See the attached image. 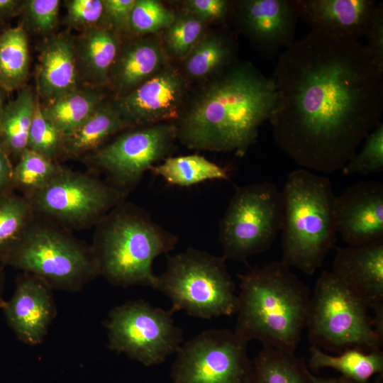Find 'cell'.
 Instances as JSON below:
<instances>
[{
    "label": "cell",
    "mask_w": 383,
    "mask_h": 383,
    "mask_svg": "<svg viewBox=\"0 0 383 383\" xmlns=\"http://www.w3.org/2000/svg\"><path fill=\"white\" fill-rule=\"evenodd\" d=\"M166 52L156 35H148L121 45L110 70L109 82L119 96L125 95L155 75L166 65Z\"/></svg>",
    "instance_id": "obj_20"
},
{
    "label": "cell",
    "mask_w": 383,
    "mask_h": 383,
    "mask_svg": "<svg viewBox=\"0 0 383 383\" xmlns=\"http://www.w3.org/2000/svg\"><path fill=\"white\" fill-rule=\"evenodd\" d=\"M362 148L342 168L345 175L368 174L383 170V123L379 122L365 138Z\"/></svg>",
    "instance_id": "obj_35"
},
{
    "label": "cell",
    "mask_w": 383,
    "mask_h": 383,
    "mask_svg": "<svg viewBox=\"0 0 383 383\" xmlns=\"http://www.w3.org/2000/svg\"><path fill=\"white\" fill-rule=\"evenodd\" d=\"M309 353V365L311 370L332 368L353 383H370L372 376L382 374L383 353L381 350L366 353L358 348H349L338 355H333L311 345Z\"/></svg>",
    "instance_id": "obj_24"
},
{
    "label": "cell",
    "mask_w": 383,
    "mask_h": 383,
    "mask_svg": "<svg viewBox=\"0 0 383 383\" xmlns=\"http://www.w3.org/2000/svg\"><path fill=\"white\" fill-rule=\"evenodd\" d=\"M127 194L108 180L65 169L26 199L36 215L65 228H82L96 225Z\"/></svg>",
    "instance_id": "obj_11"
},
{
    "label": "cell",
    "mask_w": 383,
    "mask_h": 383,
    "mask_svg": "<svg viewBox=\"0 0 383 383\" xmlns=\"http://www.w3.org/2000/svg\"><path fill=\"white\" fill-rule=\"evenodd\" d=\"M62 138L60 132L43 115L38 97H36L27 148L55 160L61 152Z\"/></svg>",
    "instance_id": "obj_36"
},
{
    "label": "cell",
    "mask_w": 383,
    "mask_h": 383,
    "mask_svg": "<svg viewBox=\"0 0 383 383\" xmlns=\"http://www.w3.org/2000/svg\"><path fill=\"white\" fill-rule=\"evenodd\" d=\"M1 262L41 279L51 289L78 291L99 276L91 248L37 216Z\"/></svg>",
    "instance_id": "obj_7"
},
{
    "label": "cell",
    "mask_w": 383,
    "mask_h": 383,
    "mask_svg": "<svg viewBox=\"0 0 383 383\" xmlns=\"http://www.w3.org/2000/svg\"><path fill=\"white\" fill-rule=\"evenodd\" d=\"M136 0H103L102 19L108 24V28L117 34L131 33L130 21Z\"/></svg>",
    "instance_id": "obj_41"
},
{
    "label": "cell",
    "mask_w": 383,
    "mask_h": 383,
    "mask_svg": "<svg viewBox=\"0 0 383 383\" xmlns=\"http://www.w3.org/2000/svg\"><path fill=\"white\" fill-rule=\"evenodd\" d=\"M96 225L91 248L99 275L116 286L153 288V262L175 248L177 237L155 222L146 211L125 201Z\"/></svg>",
    "instance_id": "obj_4"
},
{
    "label": "cell",
    "mask_w": 383,
    "mask_h": 383,
    "mask_svg": "<svg viewBox=\"0 0 383 383\" xmlns=\"http://www.w3.org/2000/svg\"><path fill=\"white\" fill-rule=\"evenodd\" d=\"M299 19L311 30L331 38L359 41L377 2L374 0H293Z\"/></svg>",
    "instance_id": "obj_18"
},
{
    "label": "cell",
    "mask_w": 383,
    "mask_h": 383,
    "mask_svg": "<svg viewBox=\"0 0 383 383\" xmlns=\"http://www.w3.org/2000/svg\"><path fill=\"white\" fill-rule=\"evenodd\" d=\"M128 127L113 104H101L78 128L62 136L61 152L77 156L97 149L110 135Z\"/></svg>",
    "instance_id": "obj_25"
},
{
    "label": "cell",
    "mask_w": 383,
    "mask_h": 383,
    "mask_svg": "<svg viewBox=\"0 0 383 383\" xmlns=\"http://www.w3.org/2000/svg\"><path fill=\"white\" fill-rule=\"evenodd\" d=\"M184 11L207 23L209 21L224 22L232 17L233 2L226 0H188Z\"/></svg>",
    "instance_id": "obj_40"
},
{
    "label": "cell",
    "mask_w": 383,
    "mask_h": 383,
    "mask_svg": "<svg viewBox=\"0 0 383 383\" xmlns=\"http://www.w3.org/2000/svg\"><path fill=\"white\" fill-rule=\"evenodd\" d=\"M309 383H353L348 378L341 375L338 378H322L309 374Z\"/></svg>",
    "instance_id": "obj_44"
},
{
    "label": "cell",
    "mask_w": 383,
    "mask_h": 383,
    "mask_svg": "<svg viewBox=\"0 0 383 383\" xmlns=\"http://www.w3.org/2000/svg\"><path fill=\"white\" fill-rule=\"evenodd\" d=\"M21 2L16 0H0V17L13 14L21 4Z\"/></svg>",
    "instance_id": "obj_43"
},
{
    "label": "cell",
    "mask_w": 383,
    "mask_h": 383,
    "mask_svg": "<svg viewBox=\"0 0 383 383\" xmlns=\"http://www.w3.org/2000/svg\"><path fill=\"white\" fill-rule=\"evenodd\" d=\"M173 313L144 300L115 307L105 323L109 348L145 366L163 362L177 352L183 340Z\"/></svg>",
    "instance_id": "obj_10"
},
{
    "label": "cell",
    "mask_w": 383,
    "mask_h": 383,
    "mask_svg": "<svg viewBox=\"0 0 383 383\" xmlns=\"http://www.w3.org/2000/svg\"><path fill=\"white\" fill-rule=\"evenodd\" d=\"M252 362L250 383H309L310 371L295 353L263 347Z\"/></svg>",
    "instance_id": "obj_29"
},
{
    "label": "cell",
    "mask_w": 383,
    "mask_h": 383,
    "mask_svg": "<svg viewBox=\"0 0 383 383\" xmlns=\"http://www.w3.org/2000/svg\"><path fill=\"white\" fill-rule=\"evenodd\" d=\"M232 18L238 30L265 57L294 43L298 22L293 0H241L233 2Z\"/></svg>",
    "instance_id": "obj_15"
},
{
    "label": "cell",
    "mask_w": 383,
    "mask_h": 383,
    "mask_svg": "<svg viewBox=\"0 0 383 383\" xmlns=\"http://www.w3.org/2000/svg\"><path fill=\"white\" fill-rule=\"evenodd\" d=\"M363 45L373 64L383 72V3L378 2L364 34Z\"/></svg>",
    "instance_id": "obj_39"
},
{
    "label": "cell",
    "mask_w": 383,
    "mask_h": 383,
    "mask_svg": "<svg viewBox=\"0 0 383 383\" xmlns=\"http://www.w3.org/2000/svg\"><path fill=\"white\" fill-rule=\"evenodd\" d=\"M277 103L272 77L251 62L236 61L214 75L174 121L177 138L191 149L243 157Z\"/></svg>",
    "instance_id": "obj_2"
},
{
    "label": "cell",
    "mask_w": 383,
    "mask_h": 383,
    "mask_svg": "<svg viewBox=\"0 0 383 383\" xmlns=\"http://www.w3.org/2000/svg\"><path fill=\"white\" fill-rule=\"evenodd\" d=\"M35 212L25 196L12 189L0 194V260L21 239L36 217Z\"/></svg>",
    "instance_id": "obj_31"
},
{
    "label": "cell",
    "mask_w": 383,
    "mask_h": 383,
    "mask_svg": "<svg viewBox=\"0 0 383 383\" xmlns=\"http://www.w3.org/2000/svg\"><path fill=\"white\" fill-rule=\"evenodd\" d=\"M247 345L234 331H204L177 350L171 383H250L252 362Z\"/></svg>",
    "instance_id": "obj_12"
},
{
    "label": "cell",
    "mask_w": 383,
    "mask_h": 383,
    "mask_svg": "<svg viewBox=\"0 0 383 383\" xmlns=\"http://www.w3.org/2000/svg\"><path fill=\"white\" fill-rule=\"evenodd\" d=\"M66 22L72 27L85 29L96 26L102 19L103 0H67Z\"/></svg>",
    "instance_id": "obj_38"
},
{
    "label": "cell",
    "mask_w": 383,
    "mask_h": 383,
    "mask_svg": "<svg viewBox=\"0 0 383 383\" xmlns=\"http://www.w3.org/2000/svg\"><path fill=\"white\" fill-rule=\"evenodd\" d=\"M121 45L118 34L106 27L96 26L85 29L74 40L79 74L93 84L109 82V72Z\"/></svg>",
    "instance_id": "obj_22"
},
{
    "label": "cell",
    "mask_w": 383,
    "mask_h": 383,
    "mask_svg": "<svg viewBox=\"0 0 383 383\" xmlns=\"http://www.w3.org/2000/svg\"><path fill=\"white\" fill-rule=\"evenodd\" d=\"M374 383H382V374H378Z\"/></svg>",
    "instance_id": "obj_46"
},
{
    "label": "cell",
    "mask_w": 383,
    "mask_h": 383,
    "mask_svg": "<svg viewBox=\"0 0 383 383\" xmlns=\"http://www.w3.org/2000/svg\"><path fill=\"white\" fill-rule=\"evenodd\" d=\"M236 43L227 33H205L183 59L185 74L192 79L214 76L235 62Z\"/></svg>",
    "instance_id": "obj_23"
},
{
    "label": "cell",
    "mask_w": 383,
    "mask_h": 383,
    "mask_svg": "<svg viewBox=\"0 0 383 383\" xmlns=\"http://www.w3.org/2000/svg\"><path fill=\"white\" fill-rule=\"evenodd\" d=\"M29 72L26 33L21 26L0 35V88L12 91L24 87Z\"/></svg>",
    "instance_id": "obj_30"
},
{
    "label": "cell",
    "mask_w": 383,
    "mask_h": 383,
    "mask_svg": "<svg viewBox=\"0 0 383 383\" xmlns=\"http://www.w3.org/2000/svg\"><path fill=\"white\" fill-rule=\"evenodd\" d=\"M60 1L28 0L21 4L29 26L40 34H48L57 23Z\"/></svg>",
    "instance_id": "obj_37"
},
{
    "label": "cell",
    "mask_w": 383,
    "mask_h": 383,
    "mask_svg": "<svg viewBox=\"0 0 383 383\" xmlns=\"http://www.w3.org/2000/svg\"><path fill=\"white\" fill-rule=\"evenodd\" d=\"M337 233L348 245L383 241V184L360 181L335 201Z\"/></svg>",
    "instance_id": "obj_16"
},
{
    "label": "cell",
    "mask_w": 383,
    "mask_h": 383,
    "mask_svg": "<svg viewBox=\"0 0 383 383\" xmlns=\"http://www.w3.org/2000/svg\"><path fill=\"white\" fill-rule=\"evenodd\" d=\"M206 26V22L185 11L175 15L173 22L164 30L165 52L183 60L205 35Z\"/></svg>",
    "instance_id": "obj_33"
},
{
    "label": "cell",
    "mask_w": 383,
    "mask_h": 383,
    "mask_svg": "<svg viewBox=\"0 0 383 383\" xmlns=\"http://www.w3.org/2000/svg\"><path fill=\"white\" fill-rule=\"evenodd\" d=\"M370 308L331 271H323L311 296L306 321L311 345L340 353L349 348L379 350Z\"/></svg>",
    "instance_id": "obj_8"
},
{
    "label": "cell",
    "mask_w": 383,
    "mask_h": 383,
    "mask_svg": "<svg viewBox=\"0 0 383 383\" xmlns=\"http://www.w3.org/2000/svg\"><path fill=\"white\" fill-rule=\"evenodd\" d=\"M150 170L169 184L179 187L193 186L208 180L230 179L226 168L197 154L167 157L162 163L155 165Z\"/></svg>",
    "instance_id": "obj_28"
},
{
    "label": "cell",
    "mask_w": 383,
    "mask_h": 383,
    "mask_svg": "<svg viewBox=\"0 0 383 383\" xmlns=\"http://www.w3.org/2000/svg\"><path fill=\"white\" fill-rule=\"evenodd\" d=\"M13 166L0 145V194L12 189Z\"/></svg>",
    "instance_id": "obj_42"
},
{
    "label": "cell",
    "mask_w": 383,
    "mask_h": 383,
    "mask_svg": "<svg viewBox=\"0 0 383 383\" xmlns=\"http://www.w3.org/2000/svg\"><path fill=\"white\" fill-rule=\"evenodd\" d=\"M175 14L156 0H136L133 9L131 33L140 36L153 35L165 30L173 22Z\"/></svg>",
    "instance_id": "obj_34"
},
{
    "label": "cell",
    "mask_w": 383,
    "mask_h": 383,
    "mask_svg": "<svg viewBox=\"0 0 383 383\" xmlns=\"http://www.w3.org/2000/svg\"><path fill=\"white\" fill-rule=\"evenodd\" d=\"M277 145L301 168L342 170L383 111V72L363 44L311 30L277 57Z\"/></svg>",
    "instance_id": "obj_1"
},
{
    "label": "cell",
    "mask_w": 383,
    "mask_h": 383,
    "mask_svg": "<svg viewBox=\"0 0 383 383\" xmlns=\"http://www.w3.org/2000/svg\"><path fill=\"white\" fill-rule=\"evenodd\" d=\"M187 89L180 71L166 65L131 92L118 96L113 105L128 126L170 122L181 115Z\"/></svg>",
    "instance_id": "obj_14"
},
{
    "label": "cell",
    "mask_w": 383,
    "mask_h": 383,
    "mask_svg": "<svg viewBox=\"0 0 383 383\" xmlns=\"http://www.w3.org/2000/svg\"><path fill=\"white\" fill-rule=\"evenodd\" d=\"M282 192V259L311 275L337 240L334 195L330 179L299 168L289 173Z\"/></svg>",
    "instance_id": "obj_5"
},
{
    "label": "cell",
    "mask_w": 383,
    "mask_h": 383,
    "mask_svg": "<svg viewBox=\"0 0 383 383\" xmlns=\"http://www.w3.org/2000/svg\"><path fill=\"white\" fill-rule=\"evenodd\" d=\"M282 192L271 182L237 187L219 224L226 260L243 262L269 250L282 231Z\"/></svg>",
    "instance_id": "obj_9"
},
{
    "label": "cell",
    "mask_w": 383,
    "mask_h": 383,
    "mask_svg": "<svg viewBox=\"0 0 383 383\" xmlns=\"http://www.w3.org/2000/svg\"><path fill=\"white\" fill-rule=\"evenodd\" d=\"M238 277L235 333L248 343L295 353L306 326L308 287L282 260Z\"/></svg>",
    "instance_id": "obj_3"
},
{
    "label": "cell",
    "mask_w": 383,
    "mask_h": 383,
    "mask_svg": "<svg viewBox=\"0 0 383 383\" xmlns=\"http://www.w3.org/2000/svg\"><path fill=\"white\" fill-rule=\"evenodd\" d=\"M1 309L16 337L30 345L43 341L55 313L51 288L25 272L18 278L13 296L4 302Z\"/></svg>",
    "instance_id": "obj_17"
},
{
    "label": "cell",
    "mask_w": 383,
    "mask_h": 383,
    "mask_svg": "<svg viewBox=\"0 0 383 383\" xmlns=\"http://www.w3.org/2000/svg\"><path fill=\"white\" fill-rule=\"evenodd\" d=\"M2 292H3V280H2L1 274L0 273V309L2 307L3 304L4 302L2 299Z\"/></svg>",
    "instance_id": "obj_45"
},
{
    "label": "cell",
    "mask_w": 383,
    "mask_h": 383,
    "mask_svg": "<svg viewBox=\"0 0 383 383\" xmlns=\"http://www.w3.org/2000/svg\"><path fill=\"white\" fill-rule=\"evenodd\" d=\"M331 272L370 309L383 306V241L338 248Z\"/></svg>",
    "instance_id": "obj_19"
},
{
    "label": "cell",
    "mask_w": 383,
    "mask_h": 383,
    "mask_svg": "<svg viewBox=\"0 0 383 383\" xmlns=\"http://www.w3.org/2000/svg\"><path fill=\"white\" fill-rule=\"evenodd\" d=\"M177 139L174 121L139 126L97 149L89 163L104 172L110 183L128 194L146 171L168 156Z\"/></svg>",
    "instance_id": "obj_13"
},
{
    "label": "cell",
    "mask_w": 383,
    "mask_h": 383,
    "mask_svg": "<svg viewBox=\"0 0 383 383\" xmlns=\"http://www.w3.org/2000/svg\"><path fill=\"white\" fill-rule=\"evenodd\" d=\"M1 88H0V113L1 111V109L4 106V104H3V96H2V93H1Z\"/></svg>",
    "instance_id": "obj_47"
},
{
    "label": "cell",
    "mask_w": 383,
    "mask_h": 383,
    "mask_svg": "<svg viewBox=\"0 0 383 383\" xmlns=\"http://www.w3.org/2000/svg\"><path fill=\"white\" fill-rule=\"evenodd\" d=\"M79 72L74 40L67 33L57 34L44 44L37 76L38 95L52 100L78 89Z\"/></svg>",
    "instance_id": "obj_21"
},
{
    "label": "cell",
    "mask_w": 383,
    "mask_h": 383,
    "mask_svg": "<svg viewBox=\"0 0 383 383\" xmlns=\"http://www.w3.org/2000/svg\"><path fill=\"white\" fill-rule=\"evenodd\" d=\"M226 259L189 248L173 255L167 254L165 271L156 275L152 289L172 302L174 313L204 319L235 313L238 294Z\"/></svg>",
    "instance_id": "obj_6"
},
{
    "label": "cell",
    "mask_w": 383,
    "mask_h": 383,
    "mask_svg": "<svg viewBox=\"0 0 383 383\" xmlns=\"http://www.w3.org/2000/svg\"><path fill=\"white\" fill-rule=\"evenodd\" d=\"M65 168L55 160L26 148L13 166L12 189L16 188L28 198L39 191Z\"/></svg>",
    "instance_id": "obj_32"
},
{
    "label": "cell",
    "mask_w": 383,
    "mask_h": 383,
    "mask_svg": "<svg viewBox=\"0 0 383 383\" xmlns=\"http://www.w3.org/2000/svg\"><path fill=\"white\" fill-rule=\"evenodd\" d=\"M36 97L26 87L4 105L0 113V145L9 155L19 157L28 147Z\"/></svg>",
    "instance_id": "obj_26"
},
{
    "label": "cell",
    "mask_w": 383,
    "mask_h": 383,
    "mask_svg": "<svg viewBox=\"0 0 383 383\" xmlns=\"http://www.w3.org/2000/svg\"><path fill=\"white\" fill-rule=\"evenodd\" d=\"M102 95L92 89H77L41 105L42 112L62 136L85 122L102 104Z\"/></svg>",
    "instance_id": "obj_27"
}]
</instances>
